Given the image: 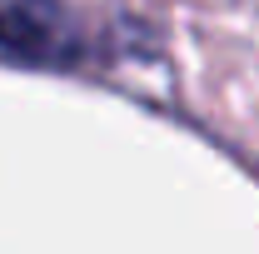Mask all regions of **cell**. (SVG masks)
Here are the masks:
<instances>
[{
    "label": "cell",
    "mask_w": 259,
    "mask_h": 254,
    "mask_svg": "<svg viewBox=\"0 0 259 254\" xmlns=\"http://www.w3.org/2000/svg\"><path fill=\"white\" fill-rule=\"evenodd\" d=\"M0 40L20 55H60L65 50L60 0H0Z\"/></svg>",
    "instance_id": "1"
}]
</instances>
